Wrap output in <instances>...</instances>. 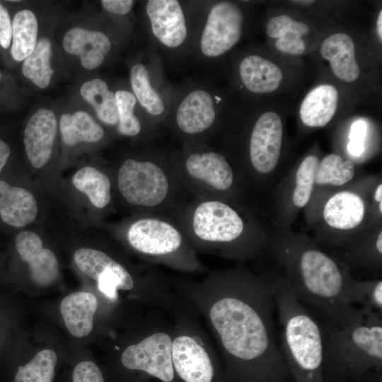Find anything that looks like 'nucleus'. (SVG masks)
Masks as SVG:
<instances>
[{"instance_id":"nucleus-4","label":"nucleus","mask_w":382,"mask_h":382,"mask_svg":"<svg viewBox=\"0 0 382 382\" xmlns=\"http://www.w3.org/2000/svg\"><path fill=\"white\" fill-rule=\"evenodd\" d=\"M359 319L342 325L322 321L323 367L335 377H357L382 364L381 313L364 308Z\"/></svg>"},{"instance_id":"nucleus-34","label":"nucleus","mask_w":382,"mask_h":382,"mask_svg":"<svg viewBox=\"0 0 382 382\" xmlns=\"http://www.w3.org/2000/svg\"><path fill=\"white\" fill-rule=\"evenodd\" d=\"M309 30L308 26L294 20L289 30L282 37L278 38L275 43L278 50L294 55L303 54L306 50V45L302 36Z\"/></svg>"},{"instance_id":"nucleus-11","label":"nucleus","mask_w":382,"mask_h":382,"mask_svg":"<svg viewBox=\"0 0 382 382\" xmlns=\"http://www.w3.org/2000/svg\"><path fill=\"white\" fill-rule=\"evenodd\" d=\"M177 311L171 347L174 371L184 382H212L215 350L190 317Z\"/></svg>"},{"instance_id":"nucleus-31","label":"nucleus","mask_w":382,"mask_h":382,"mask_svg":"<svg viewBox=\"0 0 382 382\" xmlns=\"http://www.w3.org/2000/svg\"><path fill=\"white\" fill-rule=\"evenodd\" d=\"M355 165L340 155H327L318 163L315 182L318 185H342L350 181L354 175Z\"/></svg>"},{"instance_id":"nucleus-20","label":"nucleus","mask_w":382,"mask_h":382,"mask_svg":"<svg viewBox=\"0 0 382 382\" xmlns=\"http://www.w3.org/2000/svg\"><path fill=\"white\" fill-rule=\"evenodd\" d=\"M37 213V202L30 192L0 180V216L6 224L25 226L35 220Z\"/></svg>"},{"instance_id":"nucleus-27","label":"nucleus","mask_w":382,"mask_h":382,"mask_svg":"<svg viewBox=\"0 0 382 382\" xmlns=\"http://www.w3.org/2000/svg\"><path fill=\"white\" fill-rule=\"evenodd\" d=\"M72 183L77 190L88 196L95 207L103 209L110 203V180L97 168L91 166L81 168L74 175Z\"/></svg>"},{"instance_id":"nucleus-39","label":"nucleus","mask_w":382,"mask_h":382,"mask_svg":"<svg viewBox=\"0 0 382 382\" xmlns=\"http://www.w3.org/2000/svg\"><path fill=\"white\" fill-rule=\"evenodd\" d=\"M100 2L106 11L121 16L129 13L134 4L132 0H102Z\"/></svg>"},{"instance_id":"nucleus-46","label":"nucleus","mask_w":382,"mask_h":382,"mask_svg":"<svg viewBox=\"0 0 382 382\" xmlns=\"http://www.w3.org/2000/svg\"><path fill=\"white\" fill-rule=\"evenodd\" d=\"M1 73H0V79H1Z\"/></svg>"},{"instance_id":"nucleus-38","label":"nucleus","mask_w":382,"mask_h":382,"mask_svg":"<svg viewBox=\"0 0 382 382\" xmlns=\"http://www.w3.org/2000/svg\"><path fill=\"white\" fill-rule=\"evenodd\" d=\"M12 39V23L7 10L0 3V46L8 48Z\"/></svg>"},{"instance_id":"nucleus-2","label":"nucleus","mask_w":382,"mask_h":382,"mask_svg":"<svg viewBox=\"0 0 382 382\" xmlns=\"http://www.w3.org/2000/svg\"><path fill=\"white\" fill-rule=\"evenodd\" d=\"M124 200L141 214L166 213L192 198L180 175L175 150L149 140L135 157L125 159L116 176Z\"/></svg>"},{"instance_id":"nucleus-41","label":"nucleus","mask_w":382,"mask_h":382,"mask_svg":"<svg viewBox=\"0 0 382 382\" xmlns=\"http://www.w3.org/2000/svg\"><path fill=\"white\" fill-rule=\"evenodd\" d=\"M377 32L380 37L382 40V10L380 11L378 20H377Z\"/></svg>"},{"instance_id":"nucleus-29","label":"nucleus","mask_w":382,"mask_h":382,"mask_svg":"<svg viewBox=\"0 0 382 382\" xmlns=\"http://www.w3.org/2000/svg\"><path fill=\"white\" fill-rule=\"evenodd\" d=\"M51 57L50 41L45 37L40 39L31 54L23 60V76L39 88H46L54 73L50 65Z\"/></svg>"},{"instance_id":"nucleus-44","label":"nucleus","mask_w":382,"mask_h":382,"mask_svg":"<svg viewBox=\"0 0 382 382\" xmlns=\"http://www.w3.org/2000/svg\"><path fill=\"white\" fill-rule=\"evenodd\" d=\"M295 3L303 4H311L314 2V1H294Z\"/></svg>"},{"instance_id":"nucleus-32","label":"nucleus","mask_w":382,"mask_h":382,"mask_svg":"<svg viewBox=\"0 0 382 382\" xmlns=\"http://www.w3.org/2000/svg\"><path fill=\"white\" fill-rule=\"evenodd\" d=\"M347 295L352 304H359L361 308L381 313L382 282H357L349 279Z\"/></svg>"},{"instance_id":"nucleus-35","label":"nucleus","mask_w":382,"mask_h":382,"mask_svg":"<svg viewBox=\"0 0 382 382\" xmlns=\"http://www.w3.org/2000/svg\"><path fill=\"white\" fill-rule=\"evenodd\" d=\"M70 379L71 382H105L100 367L90 360L77 363L71 373Z\"/></svg>"},{"instance_id":"nucleus-45","label":"nucleus","mask_w":382,"mask_h":382,"mask_svg":"<svg viewBox=\"0 0 382 382\" xmlns=\"http://www.w3.org/2000/svg\"><path fill=\"white\" fill-rule=\"evenodd\" d=\"M379 210L382 212V201L379 202Z\"/></svg>"},{"instance_id":"nucleus-28","label":"nucleus","mask_w":382,"mask_h":382,"mask_svg":"<svg viewBox=\"0 0 382 382\" xmlns=\"http://www.w3.org/2000/svg\"><path fill=\"white\" fill-rule=\"evenodd\" d=\"M37 20L33 11L23 9L16 13L12 21L11 49L15 60H24L33 51L37 44Z\"/></svg>"},{"instance_id":"nucleus-9","label":"nucleus","mask_w":382,"mask_h":382,"mask_svg":"<svg viewBox=\"0 0 382 382\" xmlns=\"http://www.w3.org/2000/svg\"><path fill=\"white\" fill-rule=\"evenodd\" d=\"M201 8L192 47L203 60L215 59L230 51L240 40L244 17L232 1H219Z\"/></svg>"},{"instance_id":"nucleus-12","label":"nucleus","mask_w":382,"mask_h":382,"mask_svg":"<svg viewBox=\"0 0 382 382\" xmlns=\"http://www.w3.org/2000/svg\"><path fill=\"white\" fill-rule=\"evenodd\" d=\"M129 81L146 120L157 132L161 125L166 124L175 93L163 76L156 53L150 52L145 59L131 66Z\"/></svg>"},{"instance_id":"nucleus-8","label":"nucleus","mask_w":382,"mask_h":382,"mask_svg":"<svg viewBox=\"0 0 382 382\" xmlns=\"http://www.w3.org/2000/svg\"><path fill=\"white\" fill-rule=\"evenodd\" d=\"M219 101L209 87L191 86L175 94L166 125L182 144L207 141L217 120Z\"/></svg>"},{"instance_id":"nucleus-18","label":"nucleus","mask_w":382,"mask_h":382,"mask_svg":"<svg viewBox=\"0 0 382 382\" xmlns=\"http://www.w3.org/2000/svg\"><path fill=\"white\" fill-rule=\"evenodd\" d=\"M98 299L91 293L76 291L65 296L59 309L66 328L71 335L81 338L93 330Z\"/></svg>"},{"instance_id":"nucleus-23","label":"nucleus","mask_w":382,"mask_h":382,"mask_svg":"<svg viewBox=\"0 0 382 382\" xmlns=\"http://www.w3.org/2000/svg\"><path fill=\"white\" fill-rule=\"evenodd\" d=\"M364 204L362 199L351 192H340L326 202L323 216L326 223L332 228L349 230L362 221Z\"/></svg>"},{"instance_id":"nucleus-36","label":"nucleus","mask_w":382,"mask_h":382,"mask_svg":"<svg viewBox=\"0 0 382 382\" xmlns=\"http://www.w3.org/2000/svg\"><path fill=\"white\" fill-rule=\"evenodd\" d=\"M367 125L363 120L354 122L351 127L348 151L354 156H360L364 151V140Z\"/></svg>"},{"instance_id":"nucleus-10","label":"nucleus","mask_w":382,"mask_h":382,"mask_svg":"<svg viewBox=\"0 0 382 382\" xmlns=\"http://www.w3.org/2000/svg\"><path fill=\"white\" fill-rule=\"evenodd\" d=\"M200 9L178 0H149L144 11L150 35L166 51L192 47Z\"/></svg>"},{"instance_id":"nucleus-30","label":"nucleus","mask_w":382,"mask_h":382,"mask_svg":"<svg viewBox=\"0 0 382 382\" xmlns=\"http://www.w3.org/2000/svg\"><path fill=\"white\" fill-rule=\"evenodd\" d=\"M57 361L54 351L42 349L28 362L17 366L13 382H53Z\"/></svg>"},{"instance_id":"nucleus-22","label":"nucleus","mask_w":382,"mask_h":382,"mask_svg":"<svg viewBox=\"0 0 382 382\" xmlns=\"http://www.w3.org/2000/svg\"><path fill=\"white\" fill-rule=\"evenodd\" d=\"M338 103L336 88L322 84L312 89L300 107V117L304 125L311 127L325 126L333 117Z\"/></svg>"},{"instance_id":"nucleus-14","label":"nucleus","mask_w":382,"mask_h":382,"mask_svg":"<svg viewBox=\"0 0 382 382\" xmlns=\"http://www.w3.org/2000/svg\"><path fill=\"white\" fill-rule=\"evenodd\" d=\"M283 127L274 112L262 114L255 122L249 139V159L258 173H268L276 166L280 155Z\"/></svg>"},{"instance_id":"nucleus-25","label":"nucleus","mask_w":382,"mask_h":382,"mask_svg":"<svg viewBox=\"0 0 382 382\" xmlns=\"http://www.w3.org/2000/svg\"><path fill=\"white\" fill-rule=\"evenodd\" d=\"M59 128L63 141L71 146L80 142H98L104 137L103 129L84 111L64 114L60 119Z\"/></svg>"},{"instance_id":"nucleus-15","label":"nucleus","mask_w":382,"mask_h":382,"mask_svg":"<svg viewBox=\"0 0 382 382\" xmlns=\"http://www.w3.org/2000/svg\"><path fill=\"white\" fill-rule=\"evenodd\" d=\"M15 245L21 259L28 264L33 281L41 286L53 284L59 272L57 259L52 250L43 247L40 236L33 231H22Z\"/></svg>"},{"instance_id":"nucleus-3","label":"nucleus","mask_w":382,"mask_h":382,"mask_svg":"<svg viewBox=\"0 0 382 382\" xmlns=\"http://www.w3.org/2000/svg\"><path fill=\"white\" fill-rule=\"evenodd\" d=\"M269 283L281 328L279 347L288 370L297 382H325L320 323L298 300L286 280Z\"/></svg>"},{"instance_id":"nucleus-13","label":"nucleus","mask_w":382,"mask_h":382,"mask_svg":"<svg viewBox=\"0 0 382 382\" xmlns=\"http://www.w3.org/2000/svg\"><path fill=\"white\" fill-rule=\"evenodd\" d=\"M173 332L154 329L122 352L120 363L129 371L147 374L163 382H172L175 371L172 361Z\"/></svg>"},{"instance_id":"nucleus-17","label":"nucleus","mask_w":382,"mask_h":382,"mask_svg":"<svg viewBox=\"0 0 382 382\" xmlns=\"http://www.w3.org/2000/svg\"><path fill=\"white\" fill-rule=\"evenodd\" d=\"M64 49L78 55L82 66L86 69L99 67L112 48L109 37L101 31L73 28L63 38Z\"/></svg>"},{"instance_id":"nucleus-21","label":"nucleus","mask_w":382,"mask_h":382,"mask_svg":"<svg viewBox=\"0 0 382 382\" xmlns=\"http://www.w3.org/2000/svg\"><path fill=\"white\" fill-rule=\"evenodd\" d=\"M238 74L243 85L253 93L274 91L283 77L277 65L256 54H250L241 59Z\"/></svg>"},{"instance_id":"nucleus-24","label":"nucleus","mask_w":382,"mask_h":382,"mask_svg":"<svg viewBox=\"0 0 382 382\" xmlns=\"http://www.w3.org/2000/svg\"><path fill=\"white\" fill-rule=\"evenodd\" d=\"M115 99L118 114L117 132L127 137L144 136L146 140L153 139L157 132L136 114V108L139 104L132 92L125 89L117 90L115 91Z\"/></svg>"},{"instance_id":"nucleus-40","label":"nucleus","mask_w":382,"mask_h":382,"mask_svg":"<svg viewBox=\"0 0 382 382\" xmlns=\"http://www.w3.org/2000/svg\"><path fill=\"white\" fill-rule=\"evenodd\" d=\"M11 150L8 145L0 139V172L6 165Z\"/></svg>"},{"instance_id":"nucleus-7","label":"nucleus","mask_w":382,"mask_h":382,"mask_svg":"<svg viewBox=\"0 0 382 382\" xmlns=\"http://www.w3.org/2000/svg\"><path fill=\"white\" fill-rule=\"evenodd\" d=\"M182 180L193 198L221 199L234 183V173L226 158L207 141L194 140L175 150Z\"/></svg>"},{"instance_id":"nucleus-5","label":"nucleus","mask_w":382,"mask_h":382,"mask_svg":"<svg viewBox=\"0 0 382 382\" xmlns=\"http://www.w3.org/2000/svg\"><path fill=\"white\" fill-rule=\"evenodd\" d=\"M163 214L178 226L196 253L228 255L230 246L245 229L239 214L226 202L217 199L192 197Z\"/></svg>"},{"instance_id":"nucleus-16","label":"nucleus","mask_w":382,"mask_h":382,"mask_svg":"<svg viewBox=\"0 0 382 382\" xmlns=\"http://www.w3.org/2000/svg\"><path fill=\"white\" fill-rule=\"evenodd\" d=\"M57 129V120L50 110L41 108L29 120L23 141L28 158L34 167L42 168L48 162Z\"/></svg>"},{"instance_id":"nucleus-6","label":"nucleus","mask_w":382,"mask_h":382,"mask_svg":"<svg viewBox=\"0 0 382 382\" xmlns=\"http://www.w3.org/2000/svg\"><path fill=\"white\" fill-rule=\"evenodd\" d=\"M125 236L128 245L151 264L185 272L204 270L180 228L165 214H141L127 226Z\"/></svg>"},{"instance_id":"nucleus-37","label":"nucleus","mask_w":382,"mask_h":382,"mask_svg":"<svg viewBox=\"0 0 382 382\" xmlns=\"http://www.w3.org/2000/svg\"><path fill=\"white\" fill-rule=\"evenodd\" d=\"M293 21L294 20L288 15L275 16L267 23V33L272 38H279L290 29Z\"/></svg>"},{"instance_id":"nucleus-1","label":"nucleus","mask_w":382,"mask_h":382,"mask_svg":"<svg viewBox=\"0 0 382 382\" xmlns=\"http://www.w3.org/2000/svg\"><path fill=\"white\" fill-rule=\"evenodd\" d=\"M175 286L203 316L231 369L249 382L287 378L269 282L238 273L212 272L201 281L183 279Z\"/></svg>"},{"instance_id":"nucleus-19","label":"nucleus","mask_w":382,"mask_h":382,"mask_svg":"<svg viewBox=\"0 0 382 382\" xmlns=\"http://www.w3.org/2000/svg\"><path fill=\"white\" fill-rule=\"evenodd\" d=\"M320 53L328 60L334 74L346 82L356 81L360 73L352 37L343 33L330 35L321 45Z\"/></svg>"},{"instance_id":"nucleus-33","label":"nucleus","mask_w":382,"mask_h":382,"mask_svg":"<svg viewBox=\"0 0 382 382\" xmlns=\"http://www.w3.org/2000/svg\"><path fill=\"white\" fill-rule=\"evenodd\" d=\"M318 165V158L311 155L303 159L296 171L293 201L299 207H304L310 199Z\"/></svg>"},{"instance_id":"nucleus-26","label":"nucleus","mask_w":382,"mask_h":382,"mask_svg":"<svg viewBox=\"0 0 382 382\" xmlns=\"http://www.w3.org/2000/svg\"><path fill=\"white\" fill-rule=\"evenodd\" d=\"M80 92L103 123L117 126L118 114L115 92L109 89L106 81L99 78L86 81L81 86Z\"/></svg>"},{"instance_id":"nucleus-42","label":"nucleus","mask_w":382,"mask_h":382,"mask_svg":"<svg viewBox=\"0 0 382 382\" xmlns=\"http://www.w3.org/2000/svg\"><path fill=\"white\" fill-rule=\"evenodd\" d=\"M374 199L376 202L382 201V185L379 184L374 193Z\"/></svg>"},{"instance_id":"nucleus-43","label":"nucleus","mask_w":382,"mask_h":382,"mask_svg":"<svg viewBox=\"0 0 382 382\" xmlns=\"http://www.w3.org/2000/svg\"><path fill=\"white\" fill-rule=\"evenodd\" d=\"M376 247L378 251L382 254V232H380L376 240Z\"/></svg>"}]
</instances>
